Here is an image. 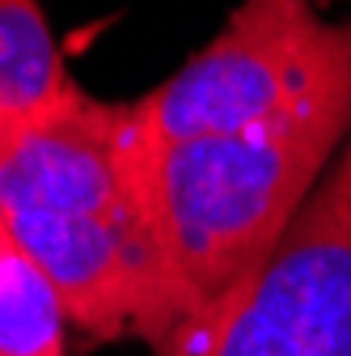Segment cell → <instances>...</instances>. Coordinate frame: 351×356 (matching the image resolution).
I'll list each match as a JSON object with an SVG mask.
<instances>
[{
    "mask_svg": "<svg viewBox=\"0 0 351 356\" xmlns=\"http://www.w3.org/2000/svg\"><path fill=\"white\" fill-rule=\"evenodd\" d=\"M347 136L351 85H339L271 119L148 149L144 200L182 318L275 250Z\"/></svg>",
    "mask_w": 351,
    "mask_h": 356,
    "instance_id": "1",
    "label": "cell"
},
{
    "mask_svg": "<svg viewBox=\"0 0 351 356\" xmlns=\"http://www.w3.org/2000/svg\"><path fill=\"white\" fill-rule=\"evenodd\" d=\"M157 356H351V136L275 250L169 327Z\"/></svg>",
    "mask_w": 351,
    "mask_h": 356,
    "instance_id": "2",
    "label": "cell"
},
{
    "mask_svg": "<svg viewBox=\"0 0 351 356\" xmlns=\"http://www.w3.org/2000/svg\"><path fill=\"white\" fill-rule=\"evenodd\" d=\"M351 85V17L326 22L314 0H241L203 51L140 98L153 145L271 119Z\"/></svg>",
    "mask_w": 351,
    "mask_h": 356,
    "instance_id": "3",
    "label": "cell"
},
{
    "mask_svg": "<svg viewBox=\"0 0 351 356\" xmlns=\"http://www.w3.org/2000/svg\"><path fill=\"white\" fill-rule=\"evenodd\" d=\"M9 234L55 284L68 323L89 335H144L148 343H161L182 318L148 204L9 212Z\"/></svg>",
    "mask_w": 351,
    "mask_h": 356,
    "instance_id": "4",
    "label": "cell"
},
{
    "mask_svg": "<svg viewBox=\"0 0 351 356\" xmlns=\"http://www.w3.org/2000/svg\"><path fill=\"white\" fill-rule=\"evenodd\" d=\"M148 131L136 102H102L68 85L0 136L9 212H102L144 200Z\"/></svg>",
    "mask_w": 351,
    "mask_h": 356,
    "instance_id": "5",
    "label": "cell"
},
{
    "mask_svg": "<svg viewBox=\"0 0 351 356\" xmlns=\"http://www.w3.org/2000/svg\"><path fill=\"white\" fill-rule=\"evenodd\" d=\"M68 72L60 64L55 34L38 0H0V119L17 123L51 106Z\"/></svg>",
    "mask_w": 351,
    "mask_h": 356,
    "instance_id": "6",
    "label": "cell"
},
{
    "mask_svg": "<svg viewBox=\"0 0 351 356\" xmlns=\"http://www.w3.org/2000/svg\"><path fill=\"white\" fill-rule=\"evenodd\" d=\"M64 301L9 234L0 242V356H64Z\"/></svg>",
    "mask_w": 351,
    "mask_h": 356,
    "instance_id": "7",
    "label": "cell"
},
{
    "mask_svg": "<svg viewBox=\"0 0 351 356\" xmlns=\"http://www.w3.org/2000/svg\"><path fill=\"white\" fill-rule=\"evenodd\" d=\"M0 136H5V119H0ZM9 238V200H5V178H0V242Z\"/></svg>",
    "mask_w": 351,
    "mask_h": 356,
    "instance_id": "8",
    "label": "cell"
}]
</instances>
